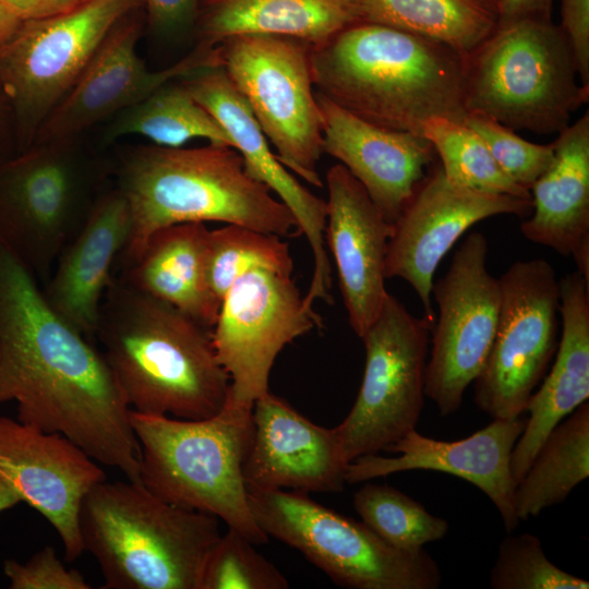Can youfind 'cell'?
<instances>
[{
  "label": "cell",
  "mask_w": 589,
  "mask_h": 589,
  "mask_svg": "<svg viewBox=\"0 0 589 589\" xmlns=\"http://www.w3.org/2000/svg\"><path fill=\"white\" fill-rule=\"evenodd\" d=\"M60 433L98 464L140 481L130 407L99 348L47 303L34 274L0 241V404Z\"/></svg>",
  "instance_id": "1"
},
{
  "label": "cell",
  "mask_w": 589,
  "mask_h": 589,
  "mask_svg": "<svg viewBox=\"0 0 589 589\" xmlns=\"http://www.w3.org/2000/svg\"><path fill=\"white\" fill-rule=\"evenodd\" d=\"M95 339L133 411L200 420L226 404L230 380L212 328L120 277L105 292Z\"/></svg>",
  "instance_id": "2"
},
{
  "label": "cell",
  "mask_w": 589,
  "mask_h": 589,
  "mask_svg": "<svg viewBox=\"0 0 589 589\" xmlns=\"http://www.w3.org/2000/svg\"><path fill=\"white\" fill-rule=\"evenodd\" d=\"M464 55L387 25L360 21L311 46L315 91L381 128L421 133L423 121H464Z\"/></svg>",
  "instance_id": "3"
},
{
  "label": "cell",
  "mask_w": 589,
  "mask_h": 589,
  "mask_svg": "<svg viewBox=\"0 0 589 589\" xmlns=\"http://www.w3.org/2000/svg\"><path fill=\"white\" fill-rule=\"evenodd\" d=\"M118 189L130 207L132 230L119 257L123 268L157 230L180 223L218 221L278 237L297 233L289 208L251 177L230 146H142L119 171Z\"/></svg>",
  "instance_id": "4"
},
{
  "label": "cell",
  "mask_w": 589,
  "mask_h": 589,
  "mask_svg": "<svg viewBox=\"0 0 589 589\" xmlns=\"http://www.w3.org/2000/svg\"><path fill=\"white\" fill-rule=\"evenodd\" d=\"M79 526L105 589H200L206 556L221 534L217 517L170 504L128 479L93 486Z\"/></svg>",
  "instance_id": "5"
},
{
  "label": "cell",
  "mask_w": 589,
  "mask_h": 589,
  "mask_svg": "<svg viewBox=\"0 0 589 589\" xmlns=\"http://www.w3.org/2000/svg\"><path fill=\"white\" fill-rule=\"evenodd\" d=\"M252 411L227 398L206 419L130 410V420L141 448L140 481L148 491L213 515L253 544H263L268 536L255 521L242 472L253 437Z\"/></svg>",
  "instance_id": "6"
},
{
  "label": "cell",
  "mask_w": 589,
  "mask_h": 589,
  "mask_svg": "<svg viewBox=\"0 0 589 589\" xmlns=\"http://www.w3.org/2000/svg\"><path fill=\"white\" fill-rule=\"evenodd\" d=\"M462 60L466 112L485 113L513 130L558 134L589 99V87L576 81L567 37L551 17L497 22Z\"/></svg>",
  "instance_id": "7"
},
{
  "label": "cell",
  "mask_w": 589,
  "mask_h": 589,
  "mask_svg": "<svg viewBox=\"0 0 589 589\" xmlns=\"http://www.w3.org/2000/svg\"><path fill=\"white\" fill-rule=\"evenodd\" d=\"M259 527L299 551L335 584L351 589H436L442 575L424 550L386 543L363 521L315 502L308 493L248 491Z\"/></svg>",
  "instance_id": "8"
},
{
  "label": "cell",
  "mask_w": 589,
  "mask_h": 589,
  "mask_svg": "<svg viewBox=\"0 0 589 589\" xmlns=\"http://www.w3.org/2000/svg\"><path fill=\"white\" fill-rule=\"evenodd\" d=\"M221 67L250 107L279 161L322 187V119L311 45L290 37L241 35L219 44Z\"/></svg>",
  "instance_id": "9"
},
{
  "label": "cell",
  "mask_w": 589,
  "mask_h": 589,
  "mask_svg": "<svg viewBox=\"0 0 589 589\" xmlns=\"http://www.w3.org/2000/svg\"><path fill=\"white\" fill-rule=\"evenodd\" d=\"M426 317L412 315L387 292L360 337L365 364L358 396L335 426L346 459L378 454L414 430L424 405L429 334Z\"/></svg>",
  "instance_id": "10"
},
{
  "label": "cell",
  "mask_w": 589,
  "mask_h": 589,
  "mask_svg": "<svg viewBox=\"0 0 589 589\" xmlns=\"http://www.w3.org/2000/svg\"><path fill=\"white\" fill-rule=\"evenodd\" d=\"M94 171L69 144L36 145L0 167V241L47 280L100 195Z\"/></svg>",
  "instance_id": "11"
},
{
  "label": "cell",
  "mask_w": 589,
  "mask_h": 589,
  "mask_svg": "<svg viewBox=\"0 0 589 589\" xmlns=\"http://www.w3.org/2000/svg\"><path fill=\"white\" fill-rule=\"evenodd\" d=\"M501 308L474 402L493 419L526 412L557 348L560 280L544 259L517 261L498 277Z\"/></svg>",
  "instance_id": "12"
},
{
  "label": "cell",
  "mask_w": 589,
  "mask_h": 589,
  "mask_svg": "<svg viewBox=\"0 0 589 589\" xmlns=\"http://www.w3.org/2000/svg\"><path fill=\"white\" fill-rule=\"evenodd\" d=\"M137 2L83 0L64 12L22 21L0 45V84L31 129H38Z\"/></svg>",
  "instance_id": "13"
},
{
  "label": "cell",
  "mask_w": 589,
  "mask_h": 589,
  "mask_svg": "<svg viewBox=\"0 0 589 589\" xmlns=\"http://www.w3.org/2000/svg\"><path fill=\"white\" fill-rule=\"evenodd\" d=\"M486 255L484 235L469 233L455 251L447 272L432 286L438 316L431 330L424 395L442 416L460 408L494 341L501 287L486 268Z\"/></svg>",
  "instance_id": "14"
},
{
  "label": "cell",
  "mask_w": 589,
  "mask_h": 589,
  "mask_svg": "<svg viewBox=\"0 0 589 589\" xmlns=\"http://www.w3.org/2000/svg\"><path fill=\"white\" fill-rule=\"evenodd\" d=\"M322 327L292 275L254 268L225 293L212 339L230 384L227 398L253 407L266 394L279 352L296 338Z\"/></svg>",
  "instance_id": "15"
},
{
  "label": "cell",
  "mask_w": 589,
  "mask_h": 589,
  "mask_svg": "<svg viewBox=\"0 0 589 589\" xmlns=\"http://www.w3.org/2000/svg\"><path fill=\"white\" fill-rule=\"evenodd\" d=\"M532 200L473 191L450 182L434 166L393 224L385 259V278H401L416 291L424 317L434 325L432 286L445 254L471 226L485 218L512 214L528 217Z\"/></svg>",
  "instance_id": "16"
},
{
  "label": "cell",
  "mask_w": 589,
  "mask_h": 589,
  "mask_svg": "<svg viewBox=\"0 0 589 589\" xmlns=\"http://www.w3.org/2000/svg\"><path fill=\"white\" fill-rule=\"evenodd\" d=\"M0 478L53 527L67 561L79 558L82 502L106 480L98 462L60 433L0 416Z\"/></svg>",
  "instance_id": "17"
},
{
  "label": "cell",
  "mask_w": 589,
  "mask_h": 589,
  "mask_svg": "<svg viewBox=\"0 0 589 589\" xmlns=\"http://www.w3.org/2000/svg\"><path fill=\"white\" fill-rule=\"evenodd\" d=\"M139 28L116 26L84 72L38 127L37 145L69 144L105 117L142 101L159 87L200 70L221 65L219 46L201 44L163 70L152 71L136 50Z\"/></svg>",
  "instance_id": "18"
},
{
  "label": "cell",
  "mask_w": 589,
  "mask_h": 589,
  "mask_svg": "<svg viewBox=\"0 0 589 589\" xmlns=\"http://www.w3.org/2000/svg\"><path fill=\"white\" fill-rule=\"evenodd\" d=\"M192 97L220 124L241 155L247 172L277 194L297 220L313 255L312 280L304 301L332 304V268L325 249L326 201L302 185L279 161L247 101L221 65L200 70L181 81Z\"/></svg>",
  "instance_id": "19"
},
{
  "label": "cell",
  "mask_w": 589,
  "mask_h": 589,
  "mask_svg": "<svg viewBox=\"0 0 589 589\" xmlns=\"http://www.w3.org/2000/svg\"><path fill=\"white\" fill-rule=\"evenodd\" d=\"M526 424L521 416L493 419L473 434L453 442L410 431L386 448L398 454L360 456L347 466L346 483L354 484L409 470L456 476L481 490L494 504L508 533L518 526L512 453Z\"/></svg>",
  "instance_id": "20"
},
{
  "label": "cell",
  "mask_w": 589,
  "mask_h": 589,
  "mask_svg": "<svg viewBox=\"0 0 589 589\" xmlns=\"http://www.w3.org/2000/svg\"><path fill=\"white\" fill-rule=\"evenodd\" d=\"M253 437L243 464L248 491L339 492L346 459L335 428L317 425L269 390L253 405Z\"/></svg>",
  "instance_id": "21"
},
{
  "label": "cell",
  "mask_w": 589,
  "mask_h": 589,
  "mask_svg": "<svg viewBox=\"0 0 589 589\" xmlns=\"http://www.w3.org/2000/svg\"><path fill=\"white\" fill-rule=\"evenodd\" d=\"M326 184L325 239L337 267L349 324L361 337L388 292L384 267L393 224L341 164L327 170Z\"/></svg>",
  "instance_id": "22"
},
{
  "label": "cell",
  "mask_w": 589,
  "mask_h": 589,
  "mask_svg": "<svg viewBox=\"0 0 589 589\" xmlns=\"http://www.w3.org/2000/svg\"><path fill=\"white\" fill-rule=\"evenodd\" d=\"M315 97L323 152L360 182L386 220L394 224L434 161L432 144L422 134L362 120L316 91Z\"/></svg>",
  "instance_id": "23"
},
{
  "label": "cell",
  "mask_w": 589,
  "mask_h": 589,
  "mask_svg": "<svg viewBox=\"0 0 589 589\" xmlns=\"http://www.w3.org/2000/svg\"><path fill=\"white\" fill-rule=\"evenodd\" d=\"M132 230L129 204L117 188L104 192L74 238L62 250L41 289L49 306L94 340L99 309L116 262Z\"/></svg>",
  "instance_id": "24"
},
{
  "label": "cell",
  "mask_w": 589,
  "mask_h": 589,
  "mask_svg": "<svg viewBox=\"0 0 589 589\" xmlns=\"http://www.w3.org/2000/svg\"><path fill=\"white\" fill-rule=\"evenodd\" d=\"M558 312L555 360L528 402L529 417L512 453L516 484L554 426L589 398V280L578 271L560 279Z\"/></svg>",
  "instance_id": "25"
},
{
  "label": "cell",
  "mask_w": 589,
  "mask_h": 589,
  "mask_svg": "<svg viewBox=\"0 0 589 589\" xmlns=\"http://www.w3.org/2000/svg\"><path fill=\"white\" fill-rule=\"evenodd\" d=\"M554 156L530 189L532 212L525 238L574 256L589 280V111L558 133Z\"/></svg>",
  "instance_id": "26"
},
{
  "label": "cell",
  "mask_w": 589,
  "mask_h": 589,
  "mask_svg": "<svg viewBox=\"0 0 589 589\" xmlns=\"http://www.w3.org/2000/svg\"><path fill=\"white\" fill-rule=\"evenodd\" d=\"M208 231L205 223H180L155 231L120 278L212 328L220 301L205 278Z\"/></svg>",
  "instance_id": "27"
},
{
  "label": "cell",
  "mask_w": 589,
  "mask_h": 589,
  "mask_svg": "<svg viewBox=\"0 0 589 589\" xmlns=\"http://www.w3.org/2000/svg\"><path fill=\"white\" fill-rule=\"evenodd\" d=\"M360 21V0H207L201 44L274 35L317 46Z\"/></svg>",
  "instance_id": "28"
},
{
  "label": "cell",
  "mask_w": 589,
  "mask_h": 589,
  "mask_svg": "<svg viewBox=\"0 0 589 589\" xmlns=\"http://www.w3.org/2000/svg\"><path fill=\"white\" fill-rule=\"evenodd\" d=\"M589 476V404L580 405L549 433L515 488L519 520L566 500Z\"/></svg>",
  "instance_id": "29"
},
{
  "label": "cell",
  "mask_w": 589,
  "mask_h": 589,
  "mask_svg": "<svg viewBox=\"0 0 589 589\" xmlns=\"http://www.w3.org/2000/svg\"><path fill=\"white\" fill-rule=\"evenodd\" d=\"M362 21L387 25L442 43L461 55L497 25L485 0H360Z\"/></svg>",
  "instance_id": "30"
},
{
  "label": "cell",
  "mask_w": 589,
  "mask_h": 589,
  "mask_svg": "<svg viewBox=\"0 0 589 589\" xmlns=\"http://www.w3.org/2000/svg\"><path fill=\"white\" fill-rule=\"evenodd\" d=\"M170 83L124 110L112 125L110 135H142L155 145L165 147H182L193 139L232 147L220 124L192 97L185 86L181 82Z\"/></svg>",
  "instance_id": "31"
},
{
  "label": "cell",
  "mask_w": 589,
  "mask_h": 589,
  "mask_svg": "<svg viewBox=\"0 0 589 589\" xmlns=\"http://www.w3.org/2000/svg\"><path fill=\"white\" fill-rule=\"evenodd\" d=\"M421 133L432 144L450 182L482 193L531 199L530 191L505 175L482 137L464 121L432 117L423 121Z\"/></svg>",
  "instance_id": "32"
},
{
  "label": "cell",
  "mask_w": 589,
  "mask_h": 589,
  "mask_svg": "<svg viewBox=\"0 0 589 589\" xmlns=\"http://www.w3.org/2000/svg\"><path fill=\"white\" fill-rule=\"evenodd\" d=\"M281 237L227 224L208 231L205 247V278L221 303L225 293L245 273L266 268L292 275L293 260Z\"/></svg>",
  "instance_id": "33"
},
{
  "label": "cell",
  "mask_w": 589,
  "mask_h": 589,
  "mask_svg": "<svg viewBox=\"0 0 589 589\" xmlns=\"http://www.w3.org/2000/svg\"><path fill=\"white\" fill-rule=\"evenodd\" d=\"M361 520L395 549L414 552L443 539L448 522L401 491L368 482L353 494Z\"/></svg>",
  "instance_id": "34"
},
{
  "label": "cell",
  "mask_w": 589,
  "mask_h": 589,
  "mask_svg": "<svg viewBox=\"0 0 589 589\" xmlns=\"http://www.w3.org/2000/svg\"><path fill=\"white\" fill-rule=\"evenodd\" d=\"M249 539L228 528L209 550L200 589H287L285 575Z\"/></svg>",
  "instance_id": "35"
},
{
  "label": "cell",
  "mask_w": 589,
  "mask_h": 589,
  "mask_svg": "<svg viewBox=\"0 0 589 589\" xmlns=\"http://www.w3.org/2000/svg\"><path fill=\"white\" fill-rule=\"evenodd\" d=\"M490 586L493 589H588L589 582L554 565L537 536L509 533L500 544Z\"/></svg>",
  "instance_id": "36"
},
{
  "label": "cell",
  "mask_w": 589,
  "mask_h": 589,
  "mask_svg": "<svg viewBox=\"0 0 589 589\" xmlns=\"http://www.w3.org/2000/svg\"><path fill=\"white\" fill-rule=\"evenodd\" d=\"M464 122L482 137L505 175L528 191L553 160V143L529 142L485 113L467 112Z\"/></svg>",
  "instance_id": "37"
},
{
  "label": "cell",
  "mask_w": 589,
  "mask_h": 589,
  "mask_svg": "<svg viewBox=\"0 0 589 589\" xmlns=\"http://www.w3.org/2000/svg\"><path fill=\"white\" fill-rule=\"evenodd\" d=\"M3 573L11 589H89L76 569L67 568L52 546H45L25 563L7 560Z\"/></svg>",
  "instance_id": "38"
},
{
  "label": "cell",
  "mask_w": 589,
  "mask_h": 589,
  "mask_svg": "<svg viewBox=\"0 0 589 589\" xmlns=\"http://www.w3.org/2000/svg\"><path fill=\"white\" fill-rule=\"evenodd\" d=\"M561 14L581 85L589 87V0H561Z\"/></svg>",
  "instance_id": "39"
},
{
  "label": "cell",
  "mask_w": 589,
  "mask_h": 589,
  "mask_svg": "<svg viewBox=\"0 0 589 589\" xmlns=\"http://www.w3.org/2000/svg\"><path fill=\"white\" fill-rule=\"evenodd\" d=\"M152 22L171 29L183 25L195 13L199 0H146Z\"/></svg>",
  "instance_id": "40"
},
{
  "label": "cell",
  "mask_w": 589,
  "mask_h": 589,
  "mask_svg": "<svg viewBox=\"0 0 589 589\" xmlns=\"http://www.w3.org/2000/svg\"><path fill=\"white\" fill-rule=\"evenodd\" d=\"M83 0H0L22 21L36 20L64 12Z\"/></svg>",
  "instance_id": "41"
},
{
  "label": "cell",
  "mask_w": 589,
  "mask_h": 589,
  "mask_svg": "<svg viewBox=\"0 0 589 589\" xmlns=\"http://www.w3.org/2000/svg\"><path fill=\"white\" fill-rule=\"evenodd\" d=\"M553 0H501L497 5V22L522 17H551Z\"/></svg>",
  "instance_id": "42"
},
{
  "label": "cell",
  "mask_w": 589,
  "mask_h": 589,
  "mask_svg": "<svg viewBox=\"0 0 589 589\" xmlns=\"http://www.w3.org/2000/svg\"><path fill=\"white\" fill-rule=\"evenodd\" d=\"M22 20L0 2V45L19 27Z\"/></svg>",
  "instance_id": "43"
},
{
  "label": "cell",
  "mask_w": 589,
  "mask_h": 589,
  "mask_svg": "<svg viewBox=\"0 0 589 589\" xmlns=\"http://www.w3.org/2000/svg\"><path fill=\"white\" fill-rule=\"evenodd\" d=\"M21 502L17 494L0 478V513Z\"/></svg>",
  "instance_id": "44"
},
{
  "label": "cell",
  "mask_w": 589,
  "mask_h": 589,
  "mask_svg": "<svg viewBox=\"0 0 589 589\" xmlns=\"http://www.w3.org/2000/svg\"><path fill=\"white\" fill-rule=\"evenodd\" d=\"M495 11H497V5L501 0H485ZM497 13V12H496Z\"/></svg>",
  "instance_id": "45"
}]
</instances>
